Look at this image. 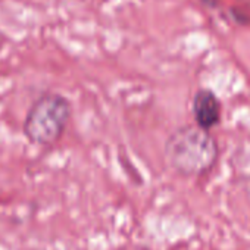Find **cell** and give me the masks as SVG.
<instances>
[{
  "instance_id": "cell-1",
  "label": "cell",
  "mask_w": 250,
  "mask_h": 250,
  "mask_svg": "<svg viewBox=\"0 0 250 250\" xmlns=\"http://www.w3.org/2000/svg\"><path fill=\"white\" fill-rule=\"evenodd\" d=\"M165 159L184 177H200L209 172L218 161V145L209 131L197 125H183L165 142Z\"/></svg>"
},
{
  "instance_id": "cell-2",
  "label": "cell",
  "mask_w": 250,
  "mask_h": 250,
  "mask_svg": "<svg viewBox=\"0 0 250 250\" xmlns=\"http://www.w3.org/2000/svg\"><path fill=\"white\" fill-rule=\"evenodd\" d=\"M69 100L58 93L42 94L28 109L24 121L25 137L39 146H52L61 140L71 119Z\"/></svg>"
},
{
  "instance_id": "cell-3",
  "label": "cell",
  "mask_w": 250,
  "mask_h": 250,
  "mask_svg": "<svg viewBox=\"0 0 250 250\" xmlns=\"http://www.w3.org/2000/svg\"><path fill=\"white\" fill-rule=\"evenodd\" d=\"M191 112L197 127L210 131L221 121V102L212 90L200 88L193 97Z\"/></svg>"
},
{
  "instance_id": "cell-4",
  "label": "cell",
  "mask_w": 250,
  "mask_h": 250,
  "mask_svg": "<svg viewBox=\"0 0 250 250\" xmlns=\"http://www.w3.org/2000/svg\"><path fill=\"white\" fill-rule=\"evenodd\" d=\"M232 17H234V20L238 22V24H243V25H246V24H249L250 22V17H247L243 11H238V9H234L232 12Z\"/></svg>"
},
{
  "instance_id": "cell-5",
  "label": "cell",
  "mask_w": 250,
  "mask_h": 250,
  "mask_svg": "<svg viewBox=\"0 0 250 250\" xmlns=\"http://www.w3.org/2000/svg\"><path fill=\"white\" fill-rule=\"evenodd\" d=\"M200 2L205 5V6H208V8H216L218 5H219V0H200Z\"/></svg>"
},
{
  "instance_id": "cell-6",
  "label": "cell",
  "mask_w": 250,
  "mask_h": 250,
  "mask_svg": "<svg viewBox=\"0 0 250 250\" xmlns=\"http://www.w3.org/2000/svg\"><path fill=\"white\" fill-rule=\"evenodd\" d=\"M0 47H2V33H0Z\"/></svg>"
}]
</instances>
